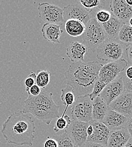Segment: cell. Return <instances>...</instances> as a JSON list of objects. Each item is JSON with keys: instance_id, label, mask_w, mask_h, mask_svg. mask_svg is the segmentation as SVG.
Listing matches in <instances>:
<instances>
[{"instance_id": "cell-28", "label": "cell", "mask_w": 132, "mask_h": 147, "mask_svg": "<svg viewBox=\"0 0 132 147\" xmlns=\"http://www.w3.org/2000/svg\"><path fill=\"white\" fill-rule=\"evenodd\" d=\"M53 138L58 142V147H75L74 143L66 132L60 135L54 136Z\"/></svg>"}, {"instance_id": "cell-24", "label": "cell", "mask_w": 132, "mask_h": 147, "mask_svg": "<svg viewBox=\"0 0 132 147\" xmlns=\"http://www.w3.org/2000/svg\"><path fill=\"white\" fill-rule=\"evenodd\" d=\"M90 14L101 24L108 22L112 16L111 11L107 9H104L103 7L93 10Z\"/></svg>"}, {"instance_id": "cell-6", "label": "cell", "mask_w": 132, "mask_h": 147, "mask_svg": "<svg viewBox=\"0 0 132 147\" xmlns=\"http://www.w3.org/2000/svg\"><path fill=\"white\" fill-rule=\"evenodd\" d=\"M71 109L73 121L85 123H89L92 121V101L89 95L76 97Z\"/></svg>"}, {"instance_id": "cell-7", "label": "cell", "mask_w": 132, "mask_h": 147, "mask_svg": "<svg viewBox=\"0 0 132 147\" xmlns=\"http://www.w3.org/2000/svg\"><path fill=\"white\" fill-rule=\"evenodd\" d=\"M38 9L40 18L45 22V23L60 26L64 23L63 10L57 5L48 2L40 3L38 5Z\"/></svg>"}, {"instance_id": "cell-30", "label": "cell", "mask_w": 132, "mask_h": 147, "mask_svg": "<svg viewBox=\"0 0 132 147\" xmlns=\"http://www.w3.org/2000/svg\"><path fill=\"white\" fill-rule=\"evenodd\" d=\"M36 74L34 72H31V73L25 79L24 81L25 91H28L31 87L36 84Z\"/></svg>"}, {"instance_id": "cell-27", "label": "cell", "mask_w": 132, "mask_h": 147, "mask_svg": "<svg viewBox=\"0 0 132 147\" xmlns=\"http://www.w3.org/2000/svg\"><path fill=\"white\" fill-rule=\"evenodd\" d=\"M105 2V1H99V0L79 1V3H80V5L90 13H91V12L93 10H94L95 9H97L99 8L103 7Z\"/></svg>"}, {"instance_id": "cell-32", "label": "cell", "mask_w": 132, "mask_h": 147, "mask_svg": "<svg viewBox=\"0 0 132 147\" xmlns=\"http://www.w3.org/2000/svg\"><path fill=\"white\" fill-rule=\"evenodd\" d=\"M128 65H132V45L127 47L125 51Z\"/></svg>"}, {"instance_id": "cell-29", "label": "cell", "mask_w": 132, "mask_h": 147, "mask_svg": "<svg viewBox=\"0 0 132 147\" xmlns=\"http://www.w3.org/2000/svg\"><path fill=\"white\" fill-rule=\"evenodd\" d=\"M106 85V84L99 78L95 81L93 87L92 91L89 94V97L92 101L94 100L97 97L99 96V94L102 92Z\"/></svg>"}, {"instance_id": "cell-31", "label": "cell", "mask_w": 132, "mask_h": 147, "mask_svg": "<svg viewBox=\"0 0 132 147\" xmlns=\"http://www.w3.org/2000/svg\"><path fill=\"white\" fill-rule=\"evenodd\" d=\"M41 89L36 84H35L26 92L28 93V94L31 95L32 96H38V95L41 93Z\"/></svg>"}, {"instance_id": "cell-12", "label": "cell", "mask_w": 132, "mask_h": 147, "mask_svg": "<svg viewBox=\"0 0 132 147\" xmlns=\"http://www.w3.org/2000/svg\"><path fill=\"white\" fill-rule=\"evenodd\" d=\"M64 22L68 19H75L85 25L93 18L92 14L80 4L69 5L63 9Z\"/></svg>"}, {"instance_id": "cell-8", "label": "cell", "mask_w": 132, "mask_h": 147, "mask_svg": "<svg viewBox=\"0 0 132 147\" xmlns=\"http://www.w3.org/2000/svg\"><path fill=\"white\" fill-rule=\"evenodd\" d=\"M128 65L127 60L124 59L107 63L101 67L98 74V78L108 84L117 78L119 74L125 70Z\"/></svg>"}, {"instance_id": "cell-15", "label": "cell", "mask_w": 132, "mask_h": 147, "mask_svg": "<svg viewBox=\"0 0 132 147\" xmlns=\"http://www.w3.org/2000/svg\"><path fill=\"white\" fill-rule=\"evenodd\" d=\"M129 118L114 110L109 109L102 123L110 131L125 129Z\"/></svg>"}, {"instance_id": "cell-37", "label": "cell", "mask_w": 132, "mask_h": 147, "mask_svg": "<svg viewBox=\"0 0 132 147\" xmlns=\"http://www.w3.org/2000/svg\"><path fill=\"white\" fill-rule=\"evenodd\" d=\"M81 147H107L99 144L96 143H89L86 142L85 144H84L83 146Z\"/></svg>"}, {"instance_id": "cell-23", "label": "cell", "mask_w": 132, "mask_h": 147, "mask_svg": "<svg viewBox=\"0 0 132 147\" xmlns=\"http://www.w3.org/2000/svg\"><path fill=\"white\" fill-rule=\"evenodd\" d=\"M60 99L64 105L66 106L65 109H68V107L72 106L75 101V95L72 88L68 85L66 84V87L61 90Z\"/></svg>"}, {"instance_id": "cell-20", "label": "cell", "mask_w": 132, "mask_h": 147, "mask_svg": "<svg viewBox=\"0 0 132 147\" xmlns=\"http://www.w3.org/2000/svg\"><path fill=\"white\" fill-rule=\"evenodd\" d=\"M109 109V105L99 96L97 97L92 101V120L102 122Z\"/></svg>"}, {"instance_id": "cell-34", "label": "cell", "mask_w": 132, "mask_h": 147, "mask_svg": "<svg viewBox=\"0 0 132 147\" xmlns=\"http://www.w3.org/2000/svg\"><path fill=\"white\" fill-rule=\"evenodd\" d=\"M123 79L125 90L126 91L132 92V80H129L124 76H123Z\"/></svg>"}, {"instance_id": "cell-36", "label": "cell", "mask_w": 132, "mask_h": 147, "mask_svg": "<svg viewBox=\"0 0 132 147\" xmlns=\"http://www.w3.org/2000/svg\"><path fill=\"white\" fill-rule=\"evenodd\" d=\"M125 129H127L131 137L132 138V117L130 118H129V119L127 123Z\"/></svg>"}, {"instance_id": "cell-1", "label": "cell", "mask_w": 132, "mask_h": 147, "mask_svg": "<svg viewBox=\"0 0 132 147\" xmlns=\"http://www.w3.org/2000/svg\"><path fill=\"white\" fill-rule=\"evenodd\" d=\"M35 121L18 110L10 114L2 124L1 134L8 144L32 147L35 138Z\"/></svg>"}, {"instance_id": "cell-3", "label": "cell", "mask_w": 132, "mask_h": 147, "mask_svg": "<svg viewBox=\"0 0 132 147\" xmlns=\"http://www.w3.org/2000/svg\"><path fill=\"white\" fill-rule=\"evenodd\" d=\"M22 111L31 114L35 118L49 125L54 119L59 117V109L53 98V93L42 91L38 96L28 94L24 101Z\"/></svg>"}, {"instance_id": "cell-11", "label": "cell", "mask_w": 132, "mask_h": 147, "mask_svg": "<svg viewBox=\"0 0 132 147\" xmlns=\"http://www.w3.org/2000/svg\"><path fill=\"white\" fill-rule=\"evenodd\" d=\"M109 107L130 118L132 117V92L125 90L113 101Z\"/></svg>"}, {"instance_id": "cell-13", "label": "cell", "mask_w": 132, "mask_h": 147, "mask_svg": "<svg viewBox=\"0 0 132 147\" xmlns=\"http://www.w3.org/2000/svg\"><path fill=\"white\" fill-rule=\"evenodd\" d=\"M89 123L93 126V132L88 137L87 142L99 144L107 147L110 130L102 122L91 121Z\"/></svg>"}, {"instance_id": "cell-9", "label": "cell", "mask_w": 132, "mask_h": 147, "mask_svg": "<svg viewBox=\"0 0 132 147\" xmlns=\"http://www.w3.org/2000/svg\"><path fill=\"white\" fill-rule=\"evenodd\" d=\"M89 125V123L73 121L66 131L76 147H81L87 142L86 129Z\"/></svg>"}, {"instance_id": "cell-25", "label": "cell", "mask_w": 132, "mask_h": 147, "mask_svg": "<svg viewBox=\"0 0 132 147\" xmlns=\"http://www.w3.org/2000/svg\"><path fill=\"white\" fill-rule=\"evenodd\" d=\"M51 73L46 70H38L36 74V84L41 89L45 88L50 81Z\"/></svg>"}, {"instance_id": "cell-14", "label": "cell", "mask_w": 132, "mask_h": 147, "mask_svg": "<svg viewBox=\"0 0 132 147\" xmlns=\"http://www.w3.org/2000/svg\"><path fill=\"white\" fill-rule=\"evenodd\" d=\"M109 6L111 14L124 24H127L132 17V6L128 5L125 0H112Z\"/></svg>"}, {"instance_id": "cell-19", "label": "cell", "mask_w": 132, "mask_h": 147, "mask_svg": "<svg viewBox=\"0 0 132 147\" xmlns=\"http://www.w3.org/2000/svg\"><path fill=\"white\" fill-rule=\"evenodd\" d=\"M124 23L119 19L112 14L110 19L103 24H101L106 36L108 38H117L120 29Z\"/></svg>"}, {"instance_id": "cell-21", "label": "cell", "mask_w": 132, "mask_h": 147, "mask_svg": "<svg viewBox=\"0 0 132 147\" xmlns=\"http://www.w3.org/2000/svg\"><path fill=\"white\" fill-rule=\"evenodd\" d=\"M64 27L67 34L74 37L82 36L85 30V25L75 19H68L66 21Z\"/></svg>"}, {"instance_id": "cell-35", "label": "cell", "mask_w": 132, "mask_h": 147, "mask_svg": "<svg viewBox=\"0 0 132 147\" xmlns=\"http://www.w3.org/2000/svg\"><path fill=\"white\" fill-rule=\"evenodd\" d=\"M123 76L129 80H132V65H130L125 69V75Z\"/></svg>"}, {"instance_id": "cell-40", "label": "cell", "mask_w": 132, "mask_h": 147, "mask_svg": "<svg viewBox=\"0 0 132 147\" xmlns=\"http://www.w3.org/2000/svg\"><path fill=\"white\" fill-rule=\"evenodd\" d=\"M126 2L130 6H132V0H125Z\"/></svg>"}, {"instance_id": "cell-17", "label": "cell", "mask_w": 132, "mask_h": 147, "mask_svg": "<svg viewBox=\"0 0 132 147\" xmlns=\"http://www.w3.org/2000/svg\"><path fill=\"white\" fill-rule=\"evenodd\" d=\"M41 33L43 37L48 42L54 44L61 43L60 37L63 34V30L60 29V26L45 23L41 28Z\"/></svg>"}, {"instance_id": "cell-38", "label": "cell", "mask_w": 132, "mask_h": 147, "mask_svg": "<svg viewBox=\"0 0 132 147\" xmlns=\"http://www.w3.org/2000/svg\"><path fill=\"white\" fill-rule=\"evenodd\" d=\"M93 126L89 123V125L88 126V127H87V129H86V133H87V135H88V137L92 135V134H93Z\"/></svg>"}, {"instance_id": "cell-39", "label": "cell", "mask_w": 132, "mask_h": 147, "mask_svg": "<svg viewBox=\"0 0 132 147\" xmlns=\"http://www.w3.org/2000/svg\"><path fill=\"white\" fill-rule=\"evenodd\" d=\"M124 147H132V138H131L127 144L124 146Z\"/></svg>"}, {"instance_id": "cell-42", "label": "cell", "mask_w": 132, "mask_h": 147, "mask_svg": "<svg viewBox=\"0 0 132 147\" xmlns=\"http://www.w3.org/2000/svg\"><path fill=\"white\" fill-rule=\"evenodd\" d=\"M75 147H76V146H75Z\"/></svg>"}, {"instance_id": "cell-5", "label": "cell", "mask_w": 132, "mask_h": 147, "mask_svg": "<svg viewBox=\"0 0 132 147\" xmlns=\"http://www.w3.org/2000/svg\"><path fill=\"white\" fill-rule=\"evenodd\" d=\"M82 36L84 44L93 52L107 38L102 26L93 17L85 24Z\"/></svg>"}, {"instance_id": "cell-41", "label": "cell", "mask_w": 132, "mask_h": 147, "mask_svg": "<svg viewBox=\"0 0 132 147\" xmlns=\"http://www.w3.org/2000/svg\"><path fill=\"white\" fill-rule=\"evenodd\" d=\"M127 24L132 27V17L129 19V21H128Z\"/></svg>"}, {"instance_id": "cell-18", "label": "cell", "mask_w": 132, "mask_h": 147, "mask_svg": "<svg viewBox=\"0 0 132 147\" xmlns=\"http://www.w3.org/2000/svg\"><path fill=\"white\" fill-rule=\"evenodd\" d=\"M126 129L111 131L107 142V147H124L131 138Z\"/></svg>"}, {"instance_id": "cell-26", "label": "cell", "mask_w": 132, "mask_h": 147, "mask_svg": "<svg viewBox=\"0 0 132 147\" xmlns=\"http://www.w3.org/2000/svg\"><path fill=\"white\" fill-rule=\"evenodd\" d=\"M72 121L71 120L70 117L67 115L62 114L61 117H59L55 123L54 126V131L58 132L61 130L66 131L70 124L71 123Z\"/></svg>"}, {"instance_id": "cell-33", "label": "cell", "mask_w": 132, "mask_h": 147, "mask_svg": "<svg viewBox=\"0 0 132 147\" xmlns=\"http://www.w3.org/2000/svg\"><path fill=\"white\" fill-rule=\"evenodd\" d=\"M44 147H58V142L54 138H48L44 143Z\"/></svg>"}, {"instance_id": "cell-16", "label": "cell", "mask_w": 132, "mask_h": 147, "mask_svg": "<svg viewBox=\"0 0 132 147\" xmlns=\"http://www.w3.org/2000/svg\"><path fill=\"white\" fill-rule=\"evenodd\" d=\"M88 48L82 42L74 41L71 43L66 49V55L71 61L84 62L85 55L88 52Z\"/></svg>"}, {"instance_id": "cell-22", "label": "cell", "mask_w": 132, "mask_h": 147, "mask_svg": "<svg viewBox=\"0 0 132 147\" xmlns=\"http://www.w3.org/2000/svg\"><path fill=\"white\" fill-rule=\"evenodd\" d=\"M126 48L132 45V27L128 24H124L120 30L117 38Z\"/></svg>"}, {"instance_id": "cell-2", "label": "cell", "mask_w": 132, "mask_h": 147, "mask_svg": "<svg viewBox=\"0 0 132 147\" xmlns=\"http://www.w3.org/2000/svg\"><path fill=\"white\" fill-rule=\"evenodd\" d=\"M102 66L97 61L76 62L69 66L64 76L67 84L72 88L76 97L89 95L92 92Z\"/></svg>"}, {"instance_id": "cell-4", "label": "cell", "mask_w": 132, "mask_h": 147, "mask_svg": "<svg viewBox=\"0 0 132 147\" xmlns=\"http://www.w3.org/2000/svg\"><path fill=\"white\" fill-rule=\"evenodd\" d=\"M125 49L117 38H107L97 48L96 58L103 61H117L123 59Z\"/></svg>"}, {"instance_id": "cell-10", "label": "cell", "mask_w": 132, "mask_h": 147, "mask_svg": "<svg viewBox=\"0 0 132 147\" xmlns=\"http://www.w3.org/2000/svg\"><path fill=\"white\" fill-rule=\"evenodd\" d=\"M125 91L123 76H119L106 86L99 97L109 106Z\"/></svg>"}]
</instances>
